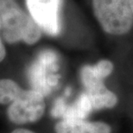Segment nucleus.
Returning a JSON list of instances; mask_svg holds the SVG:
<instances>
[{
    "label": "nucleus",
    "mask_w": 133,
    "mask_h": 133,
    "mask_svg": "<svg viewBox=\"0 0 133 133\" xmlns=\"http://www.w3.org/2000/svg\"><path fill=\"white\" fill-rule=\"evenodd\" d=\"M0 23L2 37L4 42L9 44L23 42L34 45L43 34L17 0H0Z\"/></svg>",
    "instance_id": "1"
},
{
    "label": "nucleus",
    "mask_w": 133,
    "mask_h": 133,
    "mask_svg": "<svg viewBox=\"0 0 133 133\" xmlns=\"http://www.w3.org/2000/svg\"><path fill=\"white\" fill-rule=\"evenodd\" d=\"M94 14L102 30L111 36H124L133 27L130 0H92Z\"/></svg>",
    "instance_id": "2"
},
{
    "label": "nucleus",
    "mask_w": 133,
    "mask_h": 133,
    "mask_svg": "<svg viewBox=\"0 0 133 133\" xmlns=\"http://www.w3.org/2000/svg\"><path fill=\"white\" fill-rule=\"evenodd\" d=\"M46 103L43 94L36 89H23L7 108V117L15 124L39 121L44 115Z\"/></svg>",
    "instance_id": "3"
},
{
    "label": "nucleus",
    "mask_w": 133,
    "mask_h": 133,
    "mask_svg": "<svg viewBox=\"0 0 133 133\" xmlns=\"http://www.w3.org/2000/svg\"><path fill=\"white\" fill-rule=\"evenodd\" d=\"M27 11L44 34L56 36L61 32L62 0H25Z\"/></svg>",
    "instance_id": "4"
},
{
    "label": "nucleus",
    "mask_w": 133,
    "mask_h": 133,
    "mask_svg": "<svg viewBox=\"0 0 133 133\" xmlns=\"http://www.w3.org/2000/svg\"><path fill=\"white\" fill-rule=\"evenodd\" d=\"M114 70L112 62L107 59H103L94 65H85L81 69V79L85 92L105 87V79L111 74Z\"/></svg>",
    "instance_id": "5"
},
{
    "label": "nucleus",
    "mask_w": 133,
    "mask_h": 133,
    "mask_svg": "<svg viewBox=\"0 0 133 133\" xmlns=\"http://www.w3.org/2000/svg\"><path fill=\"white\" fill-rule=\"evenodd\" d=\"M55 133H112L109 124L87 119H62L55 125Z\"/></svg>",
    "instance_id": "6"
},
{
    "label": "nucleus",
    "mask_w": 133,
    "mask_h": 133,
    "mask_svg": "<svg viewBox=\"0 0 133 133\" xmlns=\"http://www.w3.org/2000/svg\"><path fill=\"white\" fill-rule=\"evenodd\" d=\"M91 102L92 111L111 109L118 105V98L114 92L105 86L91 92H85Z\"/></svg>",
    "instance_id": "7"
},
{
    "label": "nucleus",
    "mask_w": 133,
    "mask_h": 133,
    "mask_svg": "<svg viewBox=\"0 0 133 133\" xmlns=\"http://www.w3.org/2000/svg\"><path fill=\"white\" fill-rule=\"evenodd\" d=\"M22 90L17 82L11 79H0V105H10Z\"/></svg>",
    "instance_id": "8"
},
{
    "label": "nucleus",
    "mask_w": 133,
    "mask_h": 133,
    "mask_svg": "<svg viewBox=\"0 0 133 133\" xmlns=\"http://www.w3.org/2000/svg\"><path fill=\"white\" fill-rule=\"evenodd\" d=\"M6 48L4 45V41L1 35V23H0V62H2L3 61L6 57Z\"/></svg>",
    "instance_id": "9"
},
{
    "label": "nucleus",
    "mask_w": 133,
    "mask_h": 133,
    "mask_svg": "<svg viewBox=\"0 0 133 133\" xmlns=\"http://www.w3.org/2000/svg\"><path fill=\"white\" fill-rule=\"evenodd\" d=\"M11 133H36L30 130H28V129H23V128H18V129H16L14 130Z\"/></svg>",
    "instance_id": "10"
},
{
    "label": "nucleus",
    "mask_w": 133,
    "mask_h": 133,
    "mask_svg": "<svg viewBox=\"0 0 133 133\" xmlns=\"http://www.w3.org/2000/svg\"><path fill=\"white\" fill-rule=\"evenodd\" d=\"M130 4H131V10H132V12H133V0H130Z\"/></svg>",
    "instance_id": "11"
}]
</instances>
